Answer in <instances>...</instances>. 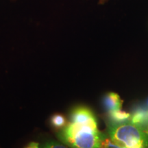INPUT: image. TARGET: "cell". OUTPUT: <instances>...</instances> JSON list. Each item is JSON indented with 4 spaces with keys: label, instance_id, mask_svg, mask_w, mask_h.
Returning a JSON list of instances; mask_svg holds the SVG:
<instances>
[{
    "label": "cell",
    "instance_id": "8992f818",
    "mask_svg": "<svg viewBox=\"0 0 148 148\" xmlns=\"http://www.w3.org/2000/svg\"><path fill=\"white\" fill-rule=\"evenodd\" d=\"M130 121L139 126L147 124L148 122V111L143 109L135 111L134 114L130 116Z\"/></svg>",
    "mask_w": 148,
    "mask_h": 148
},
{
    "label": "cell",
    "instance_id": "9c48e42d",
    "mask_svg": "<svg viewBox=\"0 0 148 148\" xmlns=\"http://www.w3.org/2000/svg\"><path fill=\"white\" fill-rule=\"evenodd\" d=\"M24 148H40V145L36 142H31Z\"/></svg>",
    "mask_w": 148,
    "mask_h": 148
},
{
    "label": "cell",
    "instance_id": "3957f363",
    "mask_svg": "<svg viewBox=\"0 0 148 148\" xmlns=\"http://www.w3.org/2000/svg\"><path fill=\"white\" fill-rule=\"evenodd\" d=\"M70 119L71 123L74 124L98 128L96 116L87 107L77 106L74 108L70 113Z\"/></svg>",
    "mask_w": 148,
    "mask_h": 148
},
{
    "label": "cell",
    "instance_id": "52a82bcc",
    "mask_svg": "<svg viewBox=\"0 0 148 148\" xmlns=\"http://www.w3.org/2000/svg\"><path fill=\"white\" fill-rule=\"evenodd\" d=\"M51 123L56 128H62L65 126L66 119L62 114H56L51 118Z\"/></svg>",
    "mask_w": 148,
    "mask_h": 148
},
{
    "label": "cell",
    "instance_id": "30bf717a",
    "mask_svg": "<svg viewBox=\"0 0 148 148\" xmlns=\"http://www.w3.org/2000/svg\"><path fill=\"white\" fill-rule=\"evenodd\" d=\"M108 148H120V147H108Z\"/></svg>",
    "mask_w": 148,
    "mask_h": 148
},
{
    "label": "cell",
    "instance_id": "6da1fadb",
    "mask_svg": "<svg viewBox=\"0 0 148 148\" xmlns=\"http://www.w3.org/2000/svg\"><path fill=\"white\" fill-rule=\"evenodd\" d=\"M62 143L71 148H108V139L98 128L70 123L57 133Z\"/></svg>",
    "mask_w": 148,
    "mask_h": 148
},
{
    "label": "cell",
    "instance_id": "ba28073f",
    "mask_svg": "<svg viewBox=\"0 0 148 148\" xmlns=\"http://www.w3.org/2000/svg\"><path fill=\"white\" fill-rule=\"evenodd\" d=\"M40 148H71L65 144L59 143L56 140H47L41 145Z\"/></svg>",
    "mask_w": 148,
    "mask_h": 148
},
{
    "label": "cell",
    "instance_id": "8fae6325",
    "mask_svg": "<svg viewBox=\"0 0 148 148\" xmlns=\"http://www.w3.org/2000/svg\"><path fill=\"white\" fill-rule=\"evenodd\" d=\"M145 132H147V134H148V129L147 130H145Z\"/></svg>",
    "mask_w": 148,
    "mask_h": 148
},
{
    "label": "cell",
    "instance_id": "7a4b0ae2",
    "mask_svg": "<svg viewBox=\"0 0 148 148\" xmlns=\"http://www.w3.org/2000/svg\"><path fill=\"white\" fill-rule=\"evenodd\" d=\"M108 136L120 148H148V134L131 121L112 123L108 125Z\"/></svg>",
    "mask_w": 148,
    "mask_h": 148
},
{
    "label": "cell",
    "instance_id": "5b68a950",
    "mask_svg": "<svg viewBox=\"0 0 148 148\" xmlns=\"http://www.w3.org/2000/svg\"><path fill=\"white\" fill-rule=\"evenodd\" d=\"M109 117L111 119L112 123H119L127 121L130 119L131 115L125 111L121 110V109L114 110L108 112Z\"/></svg>",
    "mask_w": 148,
    "mask_h": 148
},
{
    "label": "cell",
    "instance_id": "277c9868",
    "mask_svg": "<svg viewBox=\"0 0 148 148\" xmlns=\"http://www.w3.org/2000/svg\"><path fill=\"white\" fill-rule=\"evenodd\" d=\"M103 106L108 112L114 110L121 109L123 101L117 93L110 92L107 93L103 97Z\"/></svg>",
    "mask_w": 148,
    "mask_h": 148
}]
</instances>
